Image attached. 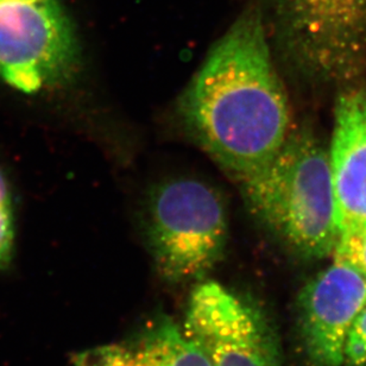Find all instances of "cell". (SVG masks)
<instances>
[{
    "instance_id": "1",
    "label": "cell",
    "mask_w": 366,
    "mask_h": 366,
    "mask_svg": "<svg viewBox=\"0 0 366 366\" xmlns=\"http://www.w3.org/2000/svg\"><path fill=\"white\" fill-rule=\"evenodd\" d=\"M183 131L237 181L265 166L292 130L265 11L250 1L177 99Z\"/></svg>"
},
{
    "instance_id": "2",
    "label": "cell",
    "mask_w": 366,
    "mask_h": 366,
    "mask_svg": "<svg viewBox=\"0 0 366 366\" xmlns=\"http://www.w3.org/2000/svg\"><path fill=\"white\" fill-rule=\"evenodd\" d=\"M251 217L305 258L333 254L339 239L330 154L313 131L292 129L265 166L237 180Z\"/></svg>"
},
{
    "instance_id": "3",
    "label": "cell",
    "mask_w": 366,
    "mask_h": 366,
    "mask_svg": "<svg viewBox=\"0 0 366 366\" xmlns=\"http://www.w3.org/2000/svg\"><path fill=\"white\" fill-rule=\"evenodd\" d=\"M142 211L149 250L167 281L204 278L224 257L227 209L211 184L192 177L162 181L149 189Z\"/></svg>"
},
{
    "instance_id": "4",
    "label": "cell",
    "mask_w": 366,
    "mask_h": 366,
    "mask_svg": "<svg viewBox=\"0 0 366 366\" xmlns=\"http://www.w3.org/2000/svg\"><path fill=\"white\" fill-rule=\"evenodd\" d=\"M277 42L300 69L349 82L366 67V0H272Z\"/></svg>"
},
{
    "instance_id": "5",
    "label": "cell",
    "mask_w": 366,
    "mask_h": 366,
    "mask_svg": "<svg viewBox=\"0 0 366 366\" xmlns=\"http://www.w3.org/2000/svg\"><path fill=\"white\" fill-rule=\"evenodd\" d=\"M81 50L60 0H0V80L24 94L67 84Z\"/></svg>"
},
{
    "instance_id": "6",
    "label": "cell",
    "mask_w": 366,
    "mask_h": 366,
    "mask_svg": "<svg viewBox=\"0 0 366 366\" xmlns=\"http://www.w3.org/2000/svg\"><path fill=\"white\" fill-rule=\"evenodd\" d=\"M182 328L211 366H282L267 314L218 282H201L194 289Z\"/></svg>"
},
{
    "instance_id": "7",
    "label": "cell",
    "mask_w": 366,
    "mask_h": 366,
    "mask_svg": "<svg viewBox=\"0 0 366 366\" xmlns=\"http://www.w3.org/2000/svg\"><path fill=\"white\" fill-rule=\"evenodd\" d=\"M366 305V277L345 262L332 263L297 297V327L312 366H342L357 317Z\"/></svg>"
},
{
    "instance_id": "8",
    "label": "cell",
    "mask_w": 366,
    "mask_h": 366,
    "mask_svg": "<svg viewBox=\"0 0 366 366\" xmlns=\"http://www.w3.org/2000/svg\"><path fill=\"white\" fill-rule=\"evenodd\" d=\"M328 154L340 236L366 227V87L339 97Z\"/></svg>"
},
{
    "instance_id": "9",
    "label": "cell",
    "mask_w": 366,
    "mask_h": 366,
    "mask_svg": "<svg viewBox=\"0 0 366 366\" xmlns=\"http://www.w3.org/2000/svg\"><path fill=\"white\" fill-rule=\"evenodd\" d=\"M127 347L130 366H211L183 328L167 317L149 324Z\"/></svg>"
},
{
    "instance_id": "10",
    "label": "cell",
    "mask_w": 366,
    "mask_h": 366,
    "mask_svg": "<svg viewBox=\"0 0 366 366\" xmlns=\"http://www.w3.org/2000/svg\"><path fill=\"white\" fill-rule=\"evenodd\" d=\"M16 243V219L10 184L0 168V270L10 268Z\"/></svg>"
},
{
    "instance_id": "11",
    "label": "cell",
    "mask_w": 366,
    "mask_h": 366,
    "mask_svg": "<svg viewBox=\"0 0 366 366\" xmlns=\"http://www.w3.org/2000/svg\"><path fill=\"white\" fill-rule=\"evenodd\" d=\"M332 256L352 265L366 277V227L342 233Z\"/></svg>"
},
{
    "instance_id": "12",
    "label": "cell",
    "mask_w": 366,
    "mask_h": 366,
    "mask_svg": "<svg viewBox=\"0 0 366 366\" xmlns=\"http://www.w3.org/2000/svg\"><path fill=\"white\" fill-rule=\"evenodd\" d=\"M73 366H130V351L125 345L102 346L78 355Z\"/></svg>"
},
{
    "instance_id": "13",
    "label": "cell",
    "mask_w": 366,
    "mask_h": 366,
    "mask_svg": "<svg viewBox=\"0 0 366 366\" xmlns=\"http://www.w3.org/2000/svg\"><path fill=\"white\" fill-rule=\"evenodd\" d=\"M345 363L349 366H366V305L347 337Z\"/></svg>"
}]
</instances>
